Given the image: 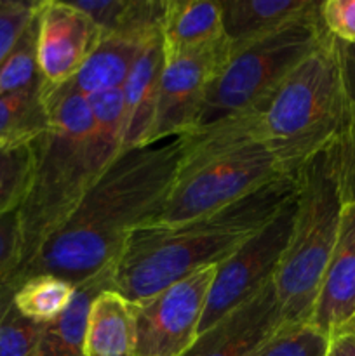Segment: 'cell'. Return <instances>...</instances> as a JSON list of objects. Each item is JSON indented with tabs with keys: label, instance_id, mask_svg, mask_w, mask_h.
<instances>
[{
	"label": "cell",
	"instance_id": "cell-17",
	"mask_svg": "<svg viewBox=\"0 0 355 356\" xmlns=\"http://www.w3.org/2000/svg\"><path fill=\"white\" fill-rule=\"evenodd\" d=\"M113 264L75 285L73 298L65 312L45 323L37 356H86V329L90 305L100 292L113 289Z\"/></svg>",
	"mask_w": 355,
	"mask_h": 356
},
{
	"label": "cell",
	"instance_id": "cell-4",
	"mask_svg": "<svg viewBox=\"0 0 355 356\" xmlns=\"http://www.w3.org/2000/svg\"><path fill=\"white\" fill-rule=\"evenodd\" d=\"M180 138L183 155L173 190L150 225L188 221L291 176L265 141L261 111L223 118Z\"/></svg>",
	"mask_w": 355,
	"mask_h": 356
},
{
	"label": "cell",
	"instance_id": "cell-22",
	"mask_svg": "<svg viewBox=\"0 0 355 356\" xmlns=\"http://www.w3.org/2000/svg\"><path fill=\"white\" fill-rule=\"evenodd\" d=\"M13 289V301L17 312L38 323H49L58 318L75 292L72 282L52 275L30 277Z\"/></svg>",
	"mask_w": 355,
	"mask_h": 356
},
{
	"label": "cell",
	"instance_id": "cell-5",
	"mask_svg": "<svg viewBox=\"0 0 355 356\" xmlns=\"http://www.w3.org/2000/svg\"><path fill=\"white\" fill-rule=\"evenodd\" d=\"M343 209L333 153L327 146L296 172L294 221L274 278L281 325L308 323L312 318Z\"/></svg>",
	"mask_w": 355,
	"mask_h": 356
},
{
	"label": "cell",
	"instance_id": "cell-12",
	"mask_svg": "<svg viewBox=\"0 0 355 356\" xmlns=\"http://www.w3.org/2000/svg\"><path fill=\"white\" fill-rule=\"evenodd\" d=\"M281 327L274 282L202 334L184 356H249Z\"/></svg>",
	"mask_w": 355,
	"mask_h": 356
},
{
	"label": "cell",
	"instance_id": "cell-2",
	"mask_svg": "<svg viewBox=\"0 0 355 356\" xmlns=\"http://www.w3.org/2000/svg\"><path fill=\"white\" fill-rule=\"evenodd\" d=\"M49 129L35 139V169L19 207L23 266L63 225L101 174L120 155L122 90L84 96L72 83L45 86Z\"/></svg>",
	"mask_w": 355,
	"mask_h": 356
},
{
	"label": "cell",
	"instance_id": "cell-19",
	"mask_svg": "<svg viewBox=\"0 0 355 356\" xmlns=\"http://www.w3.org/2000/svg\"><path fill=\"white\" fill-rule=\"evenodd\" d=\"M145 45L118 35L101 33L97 45L70 83L86 97L108 90H122Z\"/></svg>",
	"mask_w": 355,
	"mask_h": 356
},
{
	"label": "cell",
	"instance_id": "cell-7",
	"mask_svg": "<svg viewBox=\"0 0 355 356\" xmlns=\"http://www.w3.org/2000/svg\"><path fill=\"white\" fill-rule=\"evenodd\" d=\"M327 37L317 2L281 30L230 51L205 89L195 129L263 111L282 80Z\"/></svg>",
	"mask_w": 355,
	"mask_h": 356
},
{
	"label": "cell",
	"instance_id": "cell-33",
	"mask_svg": "<svg viewBox=\"0 0 355 356\" xmlns=\"http://www.w3.org/2000/svg\"><path fill=\"white\" fill-rule=\"evenodd\" d=\"M340 330H352V332H355V315L352 316V318H350V322H348L347 325H343V327H341Z\"/></svg>",
	"mask_w": 355,
	"mask_h": 356
},
{
	"label": "cell",
	"instance_id": "cell-14",
	"mask_svg": "<svg viewBox=\"0 0 355 356\" xmlns=\"http://www.w3.org/2000/svg\"><path fill=\"white\" fill-rule=\"evenodd\" d=\"M162 68V38H157L143 47L122 87V96H124L122 149L150 146L148 139L155 120Z\"/></svg>",
	"mask_w": 355,
	"mask_h": 356
},
{
	"label": "cell",
	"instance_id": "cell-24",
	"mask_svg": "<svg viewBox=\"0 0 355 356\" xmlns=\"http://www.w3.org/2000/svg\"><path fill=\"white\" fill-rule=\"evenodd\" d=\"M13 292V287L0 282V356H37L45 323L21 315Z\"/></svg>",
	"mask_w": 355,
	"mask_h": 356
},
{
	"label": "cell",
	"instance_id": "cell-18",
	"mask_svg": "<svg viewBox=\"0 0 355 356\" xmlns=\"http://www.w3.org/2000/svg\"><path fill=\"white\" fill-rule=\"evenodd\" d=\"M72 3L104 35H118L141 44L162 38L167 0H77Z\"/></svg>",
	"mask_w": 355,
	"mask_h": 356
},
{
	"label": "cell",
	"instance_id": "cell-27",
	"mask_svg": "<svg viewBox=\"0 0 355 356\" xmlns=\"http://www.w3.org/2000/svg\"><path fill=\"white\" fill-rule=\"evenodd\" d=\"M350 110V108H348ZM334 169L340 183L343 204L355 202V113L348 111L343 129L331 145Z\"/></svg>",
	"mask_w": 355,
	"mask_h": 356
},
{
	"label": "cell",
	"instance_id": "cell-6",
	"mask_svg": "<svg viewBox=\"0 0 355 356\" xmlns=\"http://www.w3.org/2000/svg\"><path fill=\"white\" fill-rule=\"evenodd\" d=\"M336 42L327 37L277 87L261 111V132L284 170L333 145L348 118Z\"/></svg>",
	"mask_w": 355,
	"mask_h": 356
},
{
	"label": "cell",
	"instance_id": "cell-3",
	"mask_svg": "<svg viewBox=\"0 0 355 356\" xmlns=\"http://www.w3.org/2000/svg\"><path fill=\"white\" fill-rule=\"evenodd\" d=\"M296 195V174L282 176L233 204L173 225H146L125 240L113 264V291L129 302L228 259Z\"/></svg>",
	"mask_w": 355,
	"mask_h": 356
},
{
	"label": "cell",
	"instance_id": "cell-9",
	"mask_svg": "<svg viewBox=\"0 0 355 356\" xmlns=\"http://www.w3.org/2000/svg\"><path fill=\"white\" fill-rule=\"evenodd\" d=\"M294 209L296 195L268 225L216 266L198 337L274 282L291 235Z\"/></svg>",
	"mask_w": 355,
	"mask_h": 356
},
{
	"label": "cell",
	"instance_id": "cell-32",
	"mask_svg": "<svg viewBox=\"0 0 355 356\" xmlns=\"http://www.w3.org/2000/svg\"><path fill=\"white\" fill-rule=\"evenodd\" d=\"M326 356H355V332L336 330L331 336L329 350Z\"/></svg>",
	"mask_w": 355,
	"mask_h": 356
},
{
	"label": "cell",
	"instance_id": "cell-10",
	"mask_svg": "<svg viewBox=\"0 0 355 356\" xmlns=\"http://www.w3.org/2000/svg\"><path fill=\"white\" fill-rule=\"evenodd\" d=\"M230 56V42L190 54L164 58L155 120L148 145L180 138L197 127L205 89Z\"/></svg>",
	"mask_w": 355,
	"mask_h": 356
},
{
	"label": "cell",
	"instance_id": "cell-28",
	"mask_svg": "<svg viewBox=\"0 0 355 356\" xmlns=\"http://www.w3.org/2000/svg\"><path fill=\"white\" fill-rule=\"evenodd\" d=\"M38 2L0 0V66L37 14Z\"/></svg>",
	"mask_w": 355,
	"mask_h": 356
},
{
	"label": "cell",
	"instance_id": "cell-1",
	"mask_svg": "<svg viewBox=\"0 0 355 356\" xmlns=\"http://www.w3.org/2000/svg\"><path fill=\"white\" fill-rule=\"evenodd\" d=\"M183 155L181 138L124 149L87 190L75 211L3 280L16 287L37 275L73 285L117 261L127 236L162 211Z\"/></svg>",
	"mask_w": 355,
	"mask_h": 356
},
{
	"label": "cell",
	"instance_id": "cell-26",
	"mask_svg": "<svg viewBox=\"0 0 355 356\" xmlns=\"http://www.w3.org/2000/svg\"><path fill=\"white\" fill-rule=\"evenodd\" d=\"M37 16V14H35ZM44 82L37 65V23L35 17L0 66V96L17 92Z\"/></svg>",
	"mask_w": 355,
	"mask_h": 356
},
{
	"label": "cell",
	"instance_id": "cell-29",
	"mask_svg": "<svg viewBox=\"0 0 355 356\" xmlns=\"http://www.w3.org/2000/svg\"><path fill=\"white\" fill-rule=\"evenodd\" d=\"M320 16L331 37L345 44H355V0L320 2Z\"/></svg>",
	"mask_w": 355,
	"mask_h": 356
},
{
	"label": "cell",
	"instance_id": "cell-16",
	"mask_svg": "<svg viewBox=\"0 0 355 356\" xmlns=\"http://www.w3.org/2000/svg\"><path fill=\"white\" fill-rule=\"evenodd\" d=\"M315 0H223V33L230 51L281 30L315 6Z\"/></svg>",
	"mask_w": 355,
	"mask_h": 356
},
{
	"label": "cell",
	"instance_id": "cell-11",
	"mask_svg": "<svg viewBox=\"0 0 355 356\" xmlns=\"http://www.w3.org/2000/svg\"><path fill=\"white\" fill-rule=\"evenodd\" d=\"M37 65L47 87L72 82L101 38L90 17L72 2H38Z\"/></svg>",
	"mask_w": 355,
	"mask_h": 356
},
{
	"label": "cell",
	"instance_id": "cell-30",
	"mask_svg": "<svg viewBox=\"0 0 355 356\" xmlns=\"http://www.w3.org/2000/svg\"><path fill=\"white\" fill-rule=\"evenodd\" d=\"M19 209L0 216V282L6 280L21 261Z\"/></svg>",
	"mask_w": 355,
	"mask_h": 356
},
{
	"label": "cell",
	"instance_id": "cell-15",
	"mask_svg": "<svg viewBox=\"0 0 355 356\" xmlns=\"http://www.w3.org/2000/svg\"><path fill=\"white\" fill-rule=\"evenodd\" d=\"M226 40L221 6L211 0H167L162 24L164 58L204 51Z\"/></svg>",
	"mask_w": 355,
	"mask_h": 356
},
{
	"label": "cell",
	"instance_id": "cell-23",
	"mask_svg": "<svg viewBox=\"0 0 355 356\" xmlns=\"http://www.w3.org/2000/svg\"><path fill=\"white\" fill-rule=\"evenodd\" d=\"M35 169V141L0 146V216L17 211L30 190Z\"/></svg>",
	"mask_w": 355,
	"mask_h": 356
},
{
	"label": "cell",
	"instance_id": "cell-8",
	"mask_svg": "<svg viewBox=\"0 0 355 356\" xmlns=\"http://www.w3.org/2000/svg\"><path fill=\"white\" fill-rule=\"evenodd\" d=\"M216 266L202 268L164 291L129 302L132 356H184L198 339Z\"/></svg>",
	"mask_w": 355,
	"mask_h": 356
},
{
	"label": "cell",
	"instance_id": "cell-25",
	"mask_svg": "<svg viewBox=\"0 0 355 356\" xmlns=\"http://www.w3.org/2000/svg\"><path fill=\"white\" fill-rule=\"evenodd\" d=\"M331 337L312 323L281 325L249 356H326Z\"/></svg>",
	"mask_w": 355,
	"mask_h": 356
},
{
	"label": "cell",
	"instance_id": "cell-13",
	"mask_svg": "<svg viewBox=\"0 0 355 356\" xmlns=\"http://www.w3.org/2000/svg\"><path fill=\"white\" fill-rule=\"evenodd\" d=\"M355 315V202L347 204L310 323L333 336Z\"/></svg>",
	"mask_w": 355,
	"mask_h": 356
},
{
	"label": "cell",
	"instance_id": "cell-20",
	"mask_svg": "<svg viewBox=\"0 0 355 356\" xmlns=\"http://www.w3.org/2000/svg\"><path fill=\"white\" fill-rule=\"evenodd\" d=\"M86 356H132L131 308L113 289L100 292L90 305Z\"/></svg>",
	"mask_w": 355,
	"mask_h": 356
},
{
	"label": "cell",
	"instance_id": "cell-31",
	"mask_svg": "<svg viewBox=\"0 0 355 356\" xmlns=\"http://www.w3.org/2000/svg\"><path fill=\"white\" fill-rule=\"evenodd\" d=\"M334 42H336L345 97H347V104L350 111L355 113V44H345V42L336 40V38H334Z\"/></svg>",
	"mask_w": 355,
	"mask_h": 356
},
{
	"label": "cell",
	"instance_id": "cell-21",
	"mask_svg": "<svg viewBox=\"0 0 355 356\" xmlns=\"http://www.w3.org/2000/svg\"><path fill=\"white\" fill-rule=\"evenodd\" d=\"M49 129L45 83L0 96V146L33 143Z\"/></svg>",
	"mask_w": 355,
	"mask_h": 356
}]
</instances>
